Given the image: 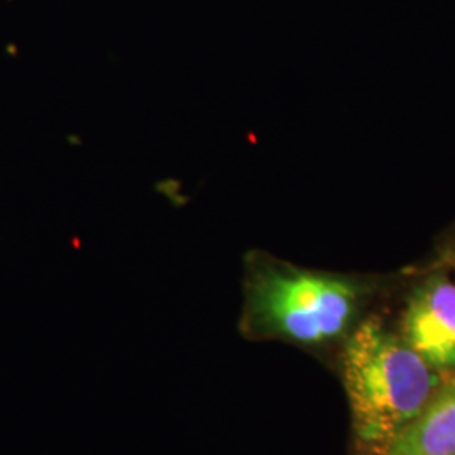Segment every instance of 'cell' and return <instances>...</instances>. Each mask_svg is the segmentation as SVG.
<instances>
[{
    "instance_id": "cell-1",
    "label": "cell",
    "mask_w": 455,
    "mask_h": 455,
    "mask_svg": "<svg viewBox=\"0 0 455 455\" xmlns=\"http://www.w3.org/2000/svg\"><path fill=\"white\" fill-rule=\"evenodd\" d=\"M342 374L356 435L379 451L413 422L437 391L434 370L376 319L349 336Z\"/></svg>"
},
{
    "instance_id": "cell-4",
    "label": "cell",
    "mask_w": 455,
    "mask_h": 455,
    "mask_svg": "<svg viewBox=\"0 0 455 455\" xmlns=\"http://www.w3.org/2000/svg\"><path fill=\"white\" fill-rule=\"evenodd\" d=\"M383 455H455V379L435 391L413 422L391 440Z\"/></svg>"
},
{
    "instance_id": "cell-2",
    "label": "cell",
    "mask_w": 455,
    "mask_h": 455,
    "mask_svg": "<svg viewBox=\"0 0 455 455\" xmlns=\"http://www.w3.org/2000/svg\"><path fill=\"white\" fill-rule=\"evenodd\" d=\"M244 295L243 325L250 334L302 346L338 339L358 306V291L349 280L263 255L248 261Z\"/></svg>"
},
{
    "instance_id": "cell-3",
    "label": "cell",
    "mask_w": 455,
    "mask_h": 455,
    "mask_svg": "<svg viewBox=\"0 0 455 455\" xmlns=\"http://www.w3.org/2000/svg\"><path fill=\"white\" fill-rule=\"evenodd\" d=\"M403 331L408 346L434 371H455V283L434 278L413 293Z\"/></svg>"
}]
</instances>
